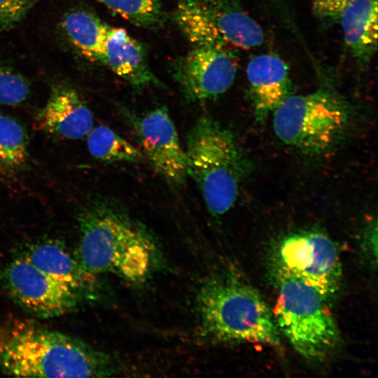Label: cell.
<instances>
[{
    "label": "cell",
    "instance_id": "4fadbf2b",
    "mask_svg": "<svg viewBox=\"0 0 378 378\" xmlns=\"http://www.w3.org/2000/svg\"><path fill=\"white\" fill-rule=\"evenodd\" d=\"M246 73L255 119L262 122L292 94L289 67L278 55L263 53L249 60Z\"/></svg>",
    "mask_w": 378,
    "mask_h": 378
},
{
    "label": "cell",
    "instance_id": "9a60e30c",
    "mask_svg": "<svg viewBox=\"0 0 378 378\" xmlns=\"http://www.w3.org/2000/svg\"><path fill=\"white\" fill-rule=\"evenodd\" d=\"M103 64L136 90L162 87L149 65L143 43L122 28L109 26L104 44Z\"/></svg>",
    "mask_w": 378,
    "mask_h": 378
},
{
    "label": "cell",
    "instance_id": "6da1fadb",
    "mask_svg": "<svg viewBox=\"0 0 378 378\" xmlns=\"http://www.w3.org/2000/svg\"><path fill=\"white\" fill-rule=\"evenodd\" d=\"M78 222L75 255L88 272L138 284L154 271L160 253L153 235L119 204L106 199L93 201L80 212Z\"/></svg>",
    "mask_w": 378,
    "mask_h": 378
},
{
    "label": "cell",
    "instance_id": "3957f363",
    "mask_svg": "<svg viewBox=\"0 0 378 378\" xmlns=\"http://www.w3.org/2000/svg\"><path fill=\"white\" fill-rule=\"evenodd\" d=\"M196 301L200 330L206 340L279 344L274 314L259 292L237 274H214L200 287Z\"/></svg>",
    "mask_w": 378,
    "mask_h": 378
},
{
    "label": "cell",
    "instance_id": "52a82bcc",
    "mask_svg": "<svg viewBox=\"0 0 378 378\" xmlns=\"http://www.w3.org/2000/svg\"><path fill=\"white\" fill-rule=\"evenodd\" d=\"M174 19L191 46L248 50L265 39L260 24L238 0H175Z\"/></svg>",
    "mask_w": 378,
    "mask_h": 378
},
{
    "label": "cell",
    "instance_id": "5b68a950",
    "mask_svg": "<svg viewBox=\"0 0 378 378\" xmlns=\"http://www.w3.org/2000/svg\"><path fill=\"white\" fill-rule=\"evenodd\" d=\"M272 113L276 136L285 144L309 154L332 148L347 130L352 117L349 104L328 89L290 94Z\"/></svg>",
    "mask_w": 378,
    "mask_h": 378
},
{
    "label": "cell",
    "instance_id": "7c38bea8",
    "mask_svg": "<svg viewBox=\"0 0 378 378\" xmlns=\"http://www.w3.org/2000/svg\"><path fill=\"white\" fill-rule=\"evenodd\" d=\"M21 257L55 280L76 292L82 299L98 297L101 284L97 276L88 272L57 239L38 241L27 246Z\"/></svg>",
    "mask_w": 378,
    "mask_h": 378
},
{
    "label": "cell",
    "instance_id": "44dd1931",
    "mask_svg": "<svg viewBox=\"0 0 378 378\" xmlns=\"http://www.w3.org/2000/svg\"><path fill=\"white\" fill-rule=\"evenodd\" d=\"M29 83L19 72L0 65V104L15 105L24 102L30 93Z\"/></svg>",
    "mask_w": 378,
    "mask_h": 378
},
{
    "label": "cell",
    "instance_id": "7a4b0ae2",
    "mask_svg": "<svg viewBox=\"0 0 378 378\" xmlns=\"http://www.w3.org/2000/svg\"><path fill=\"white\" fill-rule=\"evenodd\" d=\"M0 370L15 377H105L115 373L106 353L33 321L0 320Z\"/></svg>",
    "mask_w": 378,
    "mask_h": 378
},
{
    "label": "cell",
    "instance_id": "d6986e66",
    "mask_svg": "<svg viewBox=\"0 0 378 378\" xmlns=\"http://www.w3.org/2000/svg\"><path fill=\"white\" fill-rule=\"evenodd\" d=\"M28 158V136L22 125L10 116L0 115V171L13 174Z\"/></svg>",
    "mask_w": 378,
    "mask_h": 378
},
{
    "label": "cell",
    "instance_id": "ac0fdd59",
    "mask_svg": "<svg viewBox=\"0 0 378 378\" xmlns=\"http://www.w3.org/2000/svg\"><path fill=\"white\" fill-rule=\"evenodd\" d=\"M88 149L95 159L106 162H139L142 152L106 125L92 129L88 134Z\"/></svg>",
    "mask_w": 378,
    "mask_h": 378
},
{
    "label": "cell",
    "instance_id": "8992f818",
    "mask_svg": "<svg viewBox=\"0 0 378 378\" xmlns=\"http://www.w3.org/2000/svg\"><path fill=\"white\" fill-rule=\"evenodd\" d=\"M274 316L280 332L303 358H325L337 346V326L322 296L313 288L278 269Z\"/></svg>",
    "mask_w": 378,
    "mask_h": 378
},
{
    "label": "cell",
    "instance_id": "e0dca14e",
    "mask_svg": "<svg viewBox=\"0 0 378 378\" xmlns=\"http://www.w3.org/2000/svg\"><path fill=\"white\" fill-rule=\"evenodd\" d=\"M70 44L84 57L103 64L104 44L109 26L99 16L84 8L67 12L61 22Z\"/></svg>",
    "mask_w": 378,
    "mask_h": 378
},
{
    "label": "cell",
    "instance_id": "ba28073f",
    "mask_svg": "<svg viewBox=\"0 0 378 378\" xmlns=\"http://www.w3.org/2000/svg\"><path fill=\"white\" fill-rule=\"evenodd\" d=\"M279 267L316 290L326 301L340 288L342 270L335 244L325 233L305 230L286 236L277 251Z\"/></svg>",
    "mask_w": 378,
    "mask_h": 378
},
{
    "label": "cell",
    "instance_id": "cb8c5ba5",
    "mask_svg": "<svg viewBox=\"0 0 378 378\" xmlns=\"http://www.w3.org/2000/svg\"><path fill=\"white\" fill-rule=\"evenodd\" d=\"M367 232V237H365V241H364L367 248L365 250L367 251L370 260L374 261L376 263L377 241H374V239H377V229L374 230V232H373V229H370Z\"/></svg>",
    "mask_w": 378,
    "mask_h": 378
},
{
    "label": "cell",
    "instance_id": "603a6c76",
    "mask_svg": "<svg viewBox=\"0 0 378 378\" xmlns=\"http://www.w3.org/2000/svg\"><path fill=\"white\" fill-rule=\"evenodd\" d=\"M352 0H312V9L316 18L325 24L338 22L345 7Z\"/></svg>",
    "mask_w": 378,
    "mask_h": 378
},
{
    "label": "cell",
    "instance_id": "277c9868",
    "mask_svg": "<svg viewBox=\"0 0 378 378\" xmlns=\"http://www.w3.org/2000/svg\"><path fill=\"white\" fill-rule=\"evenodd\" d=\"M187 175L195 181L214 216L234 204L247 165L230 131L208 114L188 131L185 148Z\"/></svg>",
    "mask_w": 378,
    "mask_h": 378
},
{
    "label": "cell",
    "instance_id": "2e32d148",
    "mask_svg": "<svg viewBox=\"0 0 378 378\" xmlns=\"http://www.w3.org/2000/svg\"><path fill=\"white\" fill-rule=\"evenodd\" d=\"M377 0H352L342 12L345 46L356 64L367 67L377 50Z\"/></svg>",
    "mask_w": 378,
    "mask_h": 378
},
{
    "label": "cell",
    "instance_id": "8fae6325",
    "mask_svg": "<svg viewBox=\"0 0 378 378\" xmlns=\"http://www.w3.org/2000/svg\"><path fill=\"white\" fill-rule=\"evenodd\" d=\"M123 115L153 169L171 186L183 185L188 176L186 152L167 108L141 115L125 111Z\"/></svg>",
    "mask_w": 378,
    "mask_h": 378
},
{
    "label": "cell",
    "instance_id": "5bb4252c",
    "mask_svg": "<svg viewBox=\"0 0 378 378\" xmlns=\"http://www.w3.org/2000/svg\"><path fill=\"white\" fill-rule=\"evenodd\" d=\"M36 128L66 139H78L93 127V116L78 92L66 85L52 88Z\"/></svg>",
    "mask_w": 378,
    "mask_h": 378
},
{
    "label": "cell",
    "instance_id": "9c48e42d",
    "mask_svg": "<svg viewBox=\"0 0 378 378\" xmlns=\"http://www.w3.org/2000/svg\"><path fill=\"white\" fill-rule=\"evenodd\" d=\"M237 71L233 49L220 45L192 46L172 65V74L190 102L215 99L232 85Z\"/></svg>",
    "mask_w": 378,
    "mask_h": 378
},
{
    "label": "cell",
    "instance_id": "7402d4cb",
    "mask_svg": "<svg viewBox=\"0 0 378 378\" xmlns=\"http://www.w3.org/2000/svg\"><path fill=\"white\" fill-rule=\"evenodd\" d=\"M38 0H0V36L18 25Z\"/></svg>",
    "mask_w": 378,
    "mask_h": 378
},
{
    "label": "cell",
    "instance_id": "ffe728a7",
    "mask_svg": "<svg viewBox=\"0 0 378 378\" xmlns=\"http://www.w3.org/2000/svg\"><path fill=\"white\" fill-rule=\"evenodd\" d=\"M133 24L154 29L164 22L161 0H97Z\"/></svg>",
    "mask_w": 378,
    "mask_h": 378
},
{
    "label": "cell",
    "instance_id": "30bf717a",
    "mask_svg": "<svg viewBox=\"0 0 378 378\" xmlns=\"http://www.w3.org/2000/svg\"><path fill=\"white\" fill-rule=\"evenodd\" d=\"M1 281L8 295L20 307L43 318L66 314L83 300L20 255L5 266Z\"/></svg>",
    "mask_w": 378,
    "mask_h": 378
}]
</instances>
